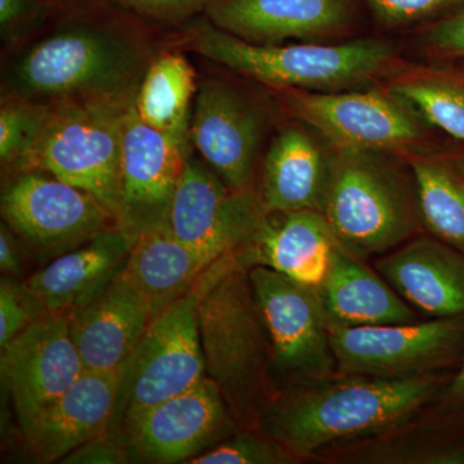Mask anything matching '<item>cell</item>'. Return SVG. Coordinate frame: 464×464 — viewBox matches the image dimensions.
<instances>
[{"label": "cell", "mask_w": 464, "mask_h": 464, "mask_svg": "<svg viewBox=\"0 0 464 464\" xmlns=\"http://www.w3.org/2000/svg\"><path fill=\"white\" fill-rule=\"evenodd\" d=\"M50 315L25 283H0V348L11 343L34 323Z\"/></svg>", "instance_id": "cell-32"}, {"label": "cell", "mask_w": 464, "mask_h": 464, "mask_svg": "<svg viewBox=\"0 0 464 464\" xmlns=\"http://www.w3.org/2000/svg\"><path fill=\"white\" fill-rule=\"evenodd\" d=\"M141 20L161 24H182L206 14L215 0H106Z\"/></svg>", "instance_id": "cell-33"}, {"label": "cell", "mask_w": 464, "mask_h": 464, "mask_svg": "<svg viewBox=\"0 0 464 464\" xmlns=\"http://www.w3.org/2000/svg\"><path fill=\"white\" fill-rule=\"evenodd\" d=\"M240 431L215 382L204 377L191 389L152 406L119 431L130 456L154 463H188Z\"/></svg>", "instance_id": "cell-14"}, {"label": "cell", "mask_w": 464, "mask_h": 464, "mask_svg": "<svg viewBox=\"0 0 464 464\" xmlns=\"http://www.w3.org/2000/svg\"><path fill=\"white\" fill-rule=\"evenodd\" d=\"M406 159L423 227L464 252V152L426 150Z\"/></svg>", "instance_id": "cell-26"}, {"label": "cell", "mask_w": 464, "mask_h": 464, "mask_svg": "<svg viewBox=\"0 0 464 464\" xmlns=\"http://www.w3.org/2000/svg\"><path fill=\"white\" fill-rule=\"evenodd\" d=\"M445 398L451 404L464 405V357L453 380L449 382Z\"/></svg>", "instance_id": "cell-38"}, {"label": "cell", "mask_w": 464, "mask_h": 464, "mask_svg": "<svg viewBox=\"0 0 464 464\" xmlns=\"http://www.w3.org/2000/svg\"><path fill=\"white\" fill-rule=\"evenodd\" d=\"M270 125L265 101L228 79L209 78L198 91L188 133L203 160L231 188L253 190Z\"/></svg>", "instance_id": "cell-12"}, {"label": "cell", "mask_w": 464, "mask_h": 464, "mask_svg": "<svg viewBox=\"0 0 464 464\" xmlns=\"http://www.w3.org/2000/svg\"><path fill=\"white\" fill-rule=\"evenodd\" d=\"M130 451L115 433L108 431L84 442L58 463L125 464L130 462Z\"/></svg>", "instance_id": "cell-35"}, {"label": "cell", "mask_w": 464, "mask_h": 464, "mask_svg": "<svg viewBox=\"0 0 464 464\" xmlns=\"http://www.w3.org/2000/svg\"><path fill=\"white\" fill-rule=\"evenodd\" d=\"M48 7H54V5H60V3L65 2V0H42Z\"/></svg>", "instance_id": "cell-39"}, {"label": "cell", "mask_w": 464, "mask_h": 464, "mask_svg": "<svg viewBox=\"0 0 464 464\" xmlns=\"http://www.w3.org/2000/svg\"><path fill=\"white\" fill-rule=\"evenodd\" d=\"M423 42L440 58L463 60L464 5L432 21L424 29Z\"/></svg>", "instance_id": "cell-34"}, {"label": "cell", "mask_w": 464, "mask_h": 464, "mask_svg": "<svg viewBox=\"0 0 464 464\" xmlns=\"http://www.w3.org/2000/svg\"><path fill=\"white\" fill-rule=\"evenodd\" d=\"M337 372L404 380L439 375L464 357V317L343 328L329 325Z\"/></svg>", "instance_id": "cell-10"}, {"label": "cell", "mask_w": 464, "mask_h": 464, "mask_svg": "<svg viewBox=\"0 0 464 464\" xmlns=\"http://www.w3.org/2000/svg\"><path fill=\"white\" fill-rule=\"evenodd\" d=\"M323 215L343 248L386 255L423 227L408 159L375 150L333 148Z\"/></svg>", "instance_id": "cell-5"}, {"label": "cell", "mask_w": 464, "mask_h": 464, "mask_svg": "<svg viewBox=\"0 0 464 464\" xmlns=\"http://www.w3.org/2000/svg\"><path fill=\"white\" fill-rule=\"evenodd\" d=\"M337 244L322 212L265 213L237 259L244 267L264 266L302 285L319 288Z\"/></svg>", "instance_id": "cell-21"}, {"label": "cell", "mask_w": 464, "mask_h": 464, "mask_svg": "<svg viewBox=\"0 0 464 464\" xmlns=\"http://www.w3.org/2000/svg\"><path fill=\"white\" fill-rule=\"evenodd\" d=\"M199 329L207 377L221 391L239 430H258L277 390L249 268L237 253L222 259L208 283Z\"/></svg>", "instance_id": "cell-4"}, {"label": "cell", "mask_w": 464, "mask_h": 464, "mask_svg": "<svg viewBox=\"0 0 464 464\" xmlns=\"http://www.w3.org/2000/svg\"><path fill=\"white\" fill-rule=\"evenodd\" d=\"M137 91L50 103L21 170H41L91 192L116 218L125 127Z\"/></svg>", "instance_id": "cell-6"}, {"label": "cell", "mask_w": 464, "mask_h": 464, "mask_svg": "<svg viewBox=\"0 0 464 464\" xmlns=\"http://www.w3.org/2000/svg\"><path fill=\"white\" fill-rule=\"evenodd\" d=\"M424 124L464 143V78L450 72H409L387 85Z\"/></svg>", "instance_id": "cell-28"}, {"label": "cell", "mask_w": 464, "mask_h": 464, "mask_svg": "<svg viewBox=\"0 0 464 464\" xmlns=\"http://www.w3.org/2000/svg\"><path fill=\"white\" fill-rule=\"evenodd\" d=\"M0 204L5 224L43 259L56 258L118 227L115 216L91 192L41 170L14 172Z\"/></svg>", "instance_id": "cell-11"}, {"label": "cell", "mask_w": 464, "mask_h": 464, "mask_svg": "<svg viewBox=\"0 0 464 464\" xmlns=\"http://www.w3.org/2000/svg\"><path fill=\"white\" fill-rule=\"evenodd\" d=\"M85 371L69 317L47 315L2 348L0 375L25 433Z\"/></svg>", "instance_id": "cell-16"}, {"label": "cell", "mask_w": 464, "mask_h": 464, "mask_svg": "<svg viewBox=\"0 0 464 464\" xmlns=\"http://www.w3.org/2000/svg\"><path fill=\"white\" fill-rule=\"evenodd\" d=\"M221 261L203 275L190 293L154 316L136 350L121 366L110 429L116 436L137 415L191 389L206 377L199 301Z\"/></svg>", "instance_id": "cell-7"}, {"label": "cell", "mask_w": 464, "mask_h": 464, "mask_svg": "<svg viewBox=\"0 0 464 464\" xmlns=\"http://www.w3.org/2000/svg\"><path fill=\"white\" fill-rule=\"evenodd\" d=\"M48 8L42 0H0V29L11 36L38 18L41 9Z\"/></svg>", "instance_id": "cell-36"}, {"label": "cell", "mask_w": 464, "mask_h": 464, "mask_svg": "<svg viewBox=\"0 0 464 464\" xmlns=\"http://www.w3.org/2000/svg\"><path fill=\"white\" fill-rule=\"evenodd\" d=\"M264 216L257 188L235 190L206 161L190 155L164 225L177 239L217 262L240 252Z\"/></svg>", "instance_id": "cell-13"}, {"label": "cell", "mask_w": 464, "mask_h": 464, "mask_svg": "<svg viewBox=\"0 0 464 464\" xmlns=\"http://www.w3.org/2000/svg\"><path fill=\"white\" fill-rule=\"evenodd\" d=\"M155 313L123 273L87 306L69 316L85 371L119 372L140 343Z\"/></svg>", "instance_id": "cell-19"}, {"label": "cell", "mask_w": 464, "mask_h": 464, "mask_svg": "<svg viewBox=\"0 0 464 464\" xmlns=\"http://www.w3.org/2000/svg\"><path fill=\"white\" fill-rule=\"evenodd\" d=\"M119 372L84 371L25 433L42 463L60 462L84 442L110 431L118 400Z\"/></svg>", "instance_id": "cell-23"}, {"label": "cell", "mask_w": 464, "mask_h": 464, "mask_svg": "<svg viewBox=\"0 0 464 464\" xmlns=\"http://www.w3.org/2000/svg\"><path fill=\"white\" fill-rule=\"evenodd\" d=\"M14 230L3 222L0 226V268L3 274L21 275V253Z\"/></svg>", "instance_id": "cell-37"}, {"label": "cell", "mask_w": 464, "mask_h": 464, "mask_svg": "<svg viewBox=\"0 0 464 464\" xmlns=\"http://www.w3.org/2000/svg\"><path fill=\"white\" fill-rule=\"evenodd\" d=\"M215 264L161 225L136 237L123 274L146 295L157 315L190 293Z\"/></svg>", "instance_id": "cell-25"}, {"label": "cell", "mask_w": 464, "mask_h": 464, "mask_svg": "<svg viewBox=\"0 0 464 464\" xmlns=\"http://www.w3.org/2000/svg\"><path fill=\"white\" fill-rule=\"evenodd\" d=\"M378 273L432 319L464 317V252L435 237H415L382 256Z\"/></svg>", "instance_id": "cell-20"}, {"label": "cell", "mask_w": 464, "mask_h": 464, "mask_svg": "<svg viewBox=\"0 0 464 464\" xmlns=\"http://www.w3.org/2000/svg\"><path fill=\"white\" fill-rule=\"evenodd\" d=\"M190 133L160 132L132 109L125 127L116 222L139 237L166 224L170 201L191 155Z\"/></svg>", "instance_id": "cell-15"}, {"label": "cell", "mask_w": 464, "mask_h": 464, "mask_svg": "<svg viewBox=\"0 0 464 464\" xmlns=\"http://www.w3.org/2000/svg\"><path fill=\"white\" fill-rule=\"evenodd\" d=\"M195 90L197 74L188 58L177 52L158 54L140 83L134 109L154 130L188 134Z\"/></svg>", "instance_id": "cell-27"}, {"label": "cell", "mask_w": 464, "mask_h": 464, "mask_svg": "<svg viewBox=\"0 0 464 464\" xmlns=\"http://www.w3.org/2000/svg\"><path fill=\"white\" fill-rule=\"evenodd\" d=\"M182 42L188 51L274 91L360 90L389 75L398 63L395 48L381 39L256 44L219 29L206 16L185 30Z\"/></svg>", "instance_id": "cell-3"}, {"label": "cell", "mask_w": 464, "mask_h": 464, "mask_svg": "<svg viewBox=\"0 0 464 464\" xmlns=\"http://www.w3.org/2000/svg\"><path fill=\"white\" fill-rule=\"evenodd\" d=\"M369 12L375 24L386 29H398L435 21L462 7L464 0H357Z\"/></svg>", "instance_id": "cell-31"}, {"label": "cell", "mask_w": 464, "mask_h": 464, "mask_svg": "<svg viewBox=\"0 0 464 464\" xmlns=\"http://www.w3.org/2000/svg\"><path fill=\"white\" fill-rule=\"evenodd\" d=\"M275 93L286 114L313 128L332 148L375 150L402 157L426 151L420 150L427 141L423 121L387 88Z\"/></svg>", "instance_id": "cell-9"}, {"label": "cell", "mask_w": 464, "mask_h": 464, "mask_svg": "<svg viewBox=\"0 0 464 464\" xmlns=\"http://www.w3.org/2000/svg\"><path fill=\"white\" fill-rule=\"evenodd\" d=\"M333 148L313 128L295 121L283 125L266 150L258 198L265 213L323 212Z\"/></svg>", "instance_id": "cell-18"}, {"label": "cell", "mask_w": 464, "mask_h": 464, "mask_svg": "<svg viewBox=\"0 0 464 464\" xmlns=\"http://www.w3.org/2000/svg\"><path fill=\"white\" fill-rule=\"evenodd\" d=\"M357 0H215L204 16L219 29L256 44L326 42L359 23Z\"/></svg>", "instance_id": "cell-17"}, {"label": "cell", "mask_w": 464, "mask_h": 464, "mask_svg": "<svg viewBox=\"0 0 464 464\" xmlns=\"http://www.w3.org/2000/svg\"><path fill=\"white\" fill-rule=\"evenodd\" d=\"M301 459L279 440L255 430H240L215 448L200 454L192 464H295Z\"/></svg>", "instance_id": "cell-30"}, {"label": "cell", "mask_w": 464, "mask_h": 464, "mask_svg": "<svg viewBox=\"0 0 464 464\" xmlns=\"http://www.w3.org/2000/svg\"><path fill=\"white\" fill-rule=\"evenodd\" d=\"M317 289L329 325L360 328L418 322L413 308L387 280L343 248L340 241Z\"/></svg>", "instance_id": "cell-24"}, {"label": "cell", "mask_w": 464, "mask_h": 464, "mask_svg": "<svg viewBox=\"0 0 464 464\" xmlns=\"http://www.w3.org/2000/svg\"><path fill=\"white\" fill-rule=\"evenodd\" d=\"M445 381L441 374L390 380L337 373L280 392L258 430L307 459L398 429L439 395Z\"/></svg>", "instance_id": "cell-2"}, {"label": "cell", "mask_w": 464, "mask_h": 464, "mask_svg": "<svg viewBox=\"0 0 464 464\" xmlns=\"http://www.w3.org/2000/svg\"><path fill=\"white\" fill-rule=\"evenodd\" d=\"M250 285L270 351L277 395L338 373L319 289L255 266Z\"/></svg>", "instance_id": "cell-8"}, {"label": "cell", "mask_w": 464, "mask_h": 464, "mask_svg": "<svg viewBox=\"0 0 464 464\" xmlns=\"http://www.w3.org/2000/svg\"><path fill=\"white\" fill-rule=\"evenodd\" d=\"M155 57L151 43L128 21L81 12L12 61L3 96L54 103L136 91Z\"/></svg>", "instance_id": "cell-1"}, {"label": "cell", "mask_w": 464, "mask_h": 464, "mask_svg": "<svg viewBox=\"0 0 464 464\" xmlns=\"http://www.w3.org/2000/svg\"><path fill=\"white\" fill-rule=\"evenodd\" d=\"M50 103L3 96L0 106V160L14 172L23 168L41 139Z\"/></svg>", "instance_id": "cell-29"}, {"label": "cell", "mask_w": 464, "mask_h": 464, "mask_svg": "<svg viewBox=\"0 0 464 464\" xmlns=\"http://www.w3.org/2000/svg\"><path fill=\"white\" fill-rule=\"evenodd\" d=\"M136 237L119 227L101 232L33 274L25 284L47 313L69 317L87 306L125 270Z\"/></svg>", "instance_id": "cell-22"}]
</instances>
